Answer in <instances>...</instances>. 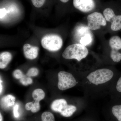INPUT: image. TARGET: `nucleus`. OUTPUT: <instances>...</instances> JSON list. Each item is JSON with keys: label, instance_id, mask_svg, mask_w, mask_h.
<instances>
[{"label": "nucleus", "instance_id": "obj_11", "mask_svg": "<svg viewBox=\"0 0 121 121\" xmlns=\"http://www.w3.org/2000/svg\"><path fill=\"white\" fill-rule=\"evenodd\" d=\"M12 56L10 52H2L0 54V68L4 69L10 62Z\"/></svg>", "mask_w": 121, "mask_h": 121}, {"label": "nucleus", "instance_id": "obj_28", "mask_svg": "<svg viewBox=\"0 0 121 121\" xmlns=\"http://www.w3.org/2000/svg\"><path fill=\"white\" fill-rule=\"evenodd\" d=\"M0 121H2V115H1V114H0Z\"/></svg>", "mask_w": 121, "mask_h": 121}, {"label": "nucleus", "instance_id": "obj_20", "mask_svg": "<svg viewBox=\"0 0 121 121\" xmlns=\"http://www.w3.org/2000/svg\"><path fill=\"white\" fill-rule=\"evenodd\" d=\"M13 75L16 78L20 79L22 77H23L24 75L21 70L17 69L13 72Z\"/></svg>", "mask_w": 121, "mask_h": 121}, {"label": "nucleus", "instance_id": "obj_19", "mask_svg": "<svg viewBox=\"0 0 121 121\" xmlns=\"http://www.w3.org/2000/svg\"><path fill=\"white\" fill-rule=\"evenodd\" d=\"M33 4L37 8L42 7L44 4L45 0H31Z\"/></svg>", "mask_w": 121, "mask_h": 121}, {"label": "nucleus", "instance_id": "obj_7", "mask_svg": "<svg viewBox=\"0 0 121 121\" xmlns=\"http://www.w3.org/2000/svg\"><path fill=\"white\" fill-rule=\"evenodd\" d=\"M111 48L110 56L113 62L118 63L121 60V38L117 35L112 36L109 40Z\"/></svg>", "mask_w": 121, "mask_h": 121}, {"label": "nucleus", "instance_id": "obj_4", "mask_svg": "<svg viewBox=\"0 0 121 121\" xmlns=\"http://www.w3.org/2000/svg\"><path fill=\"white\" fill-rule=\"evenodd\" d=\"M63 43L62 38L56 35H47L43 37L41 40L42 47L51 52L58 51L62 48Z\"/></svg>", "mask_w": 121, "mask_h": 121}, {"label": "nucleus", "instance_id": "obj_3", "mask_svg": "<svg viewBox=\"0 0 121 121\" xmlns=\"http://www.w3.org/2000/svg\"><path fill=\"white\" fill-rule=\"evenodd\" d=\"M51 108L54 111L59 112L65 117H71L77 110L75 106L68 105L66 101L63 99L54 101L52 104Z\"/></svg>", "mask_w": 121, "mask_h": 121}, {"label": "nucleus", "instance_id": "obj_16", "mask_svg": "<svg viewBox=\"0 0 121 121\" xmlns=\"http://www.w3.org/2000/svg\"><path fill=\"white\" fill-rule=\"evenodd\" d=\"M42 121H55V117L52 113L45 112L41 115Z\"/></svg>", "mask_w": 121, "mask_h": 121}, {"label": "nucleus", "instance_id": "obj_21", "mask_svg": "<svg viewBox=\"0 0 121 121\" xmlns=\"http://www.w3.org/2000/svg\"><path fill=\"white\" fill-rule=\"evenodd\" d=\"M19 105L18 104H15L13 108V112L14 117H15L17 118L19 117V114L18 113V109H19Z\"/></svg>", "mask_w": 121, "mask_h": 121}, {"label": "nucleus", "instance_id": "obj_12", "mask_svg": "<svg viewBox=\"0 0 121 121\" xmlns=\"http://www.w3.org/2000/svg\"><path fill=\"white\" fill-rule=\"evenodd\" d=\"M15 100V97L11 95H8L2 98L1 104L2 107L7 109L14 105Z\"/></svg>", "mask_w": 121, "mask_h": 121}, {"label": "nucleus", "instance_id": "obj_15", "mask_svg": "<svg viewBox=\"0 0 121 121\" xmlns=\"http://www.w3.org/2000/svg\"><path fill=\"white\" fill-rule=\"evenodd\" d=\"M112 113L113 115L118 121H121V105H116L112 107Z\"/></svg>", "mask_w": 121, "mask_h": 121}, {"label": "nucleus", "instance_id": "obj_13", "mask_svg": "<svg viewBox=\"0 0 121 121\" xmlns=\"http://www.w3.org/2000/svg\"><path fill=\"white\" fill-rule=\"evenodd\" d=\"M32 97L35 100V103H39V102L44 98L45 93L42 89H38L33 91L32 94Z\"/></svg>", "mask_w": 121, "mask_h": 121}, {"label": "nucleus", "instance_id": "obj_24", "mask_svg": "<svg viewBox=\"0 0 121 121\" xmlns=\"http://www.w3.org/2000/svg\"><path fill=\"white\" fill-rule=\"evenodd\" d=\"M116 89L118 92L121 93V76L117 82Z\"/></svg>", "mask_w": 121, "mask_h": 121}, {"label": "nucleus", "instance_id": "obj_18", "mask_svg": "<svg viewBox=\"0 0 121 121\" xmlns=\"http://www.w3.org/2000/svg\"><path fill=\"white\" fill-rule=\"evenodd\" d=\"M39 71L36 68H32L28 70L27 72L26 75L28 77H34L38 75Z\"/></svg>", "mask_w": 121, "mask_h": 121}, {"label": "nucleus", "instance_id": "obj_25", "mask_svg": "<svg viewBox=\"0 0 121 121\" xmlns=\"http://www.w3.org/2000/svg\"><path fill=\"white\" fill-rule=\"evenodd\" d=\"M33 102H29L26 104L25 106V109L27 110H31L33 106Z\"/></svg>", "mask_w": 121, "mask_h": 121}, {"label": "nucleus", "instance_id": "obj_17", "mask_svg": "<svg viewBox=\"0 0 121 121\" xmlns=\"http://www.w3.org/2000/svg\"><path fill=\"white\" fill-rule=\"evenodd\" d=\"M20 82L24 86H26L31 84L33 82V80L30 77L24 75L20 79Z\"/></svg>", "mask_w": 121, "mask_h": 121}, {"label": "nucleus", "instance_id": "obj_6", "mask_svg": "<svg viewBox=\"0 0 121 121\" xmlns=\"http://www.w3.org/2000/svg\"><path fill=\"white\" fill-rule=\"evenodd\" d=\"M87 27L90 30H96L101 28V26H105L107 21L103 15L100 13H91L87 17Z\"/></svg>", "mask_w": 121, "mask_h": 121}, {"label": "nucleus", "instance_id": "obj_10", "mask_svg": "<svg viewBox=\"0 0 121 121\" xmlns=\"http://www.w3.org/2000/svg\"><path fill=\"white\" fill-rule=\"evenodd\" d=\"M109 22H111V29L113 31H117L121 29V15H113Z\"/></svg>", "mask_w": 121, "mask_h": 121}, {"label": "nucleus", "instance_id": "obj_22", "mask_svg": "<svg viewBox=\"0 0 121 121\" xmlns=\"http://www.w3.org/2000/svg\"><path fill=\"white\" fill-rule=\"evenodd\" d=\"M40 106L39 103H34L33 107L31 109V112L33 113H36L38 112L40 110Z\"/></svg>", "mask_w": 121, "mask_h": 121}, {"label": "nucleus", "instance_id": "obj_2", "mask_svg": "<svg viewBox=\"0 0 121 121\" xmlns=\"http://www.w3.org/2000/svg\"><path fill=\"white\" fill-rule=\"evenodd\" d=\"M112 71L107 68L97 69L91 72L87 76V79L91 84L99 86L109 82L114 76Z\"/></svg>", "mask_w": 121, "mask_h": 121}, {"label": "nucleus", "instance_id": "obj_27", "mask_svg": "<svg viewBox=\"0 0 121 121\" xmlns=\"http://www.w3.org/2000/svg\"><path fill=\"white\" fill-rule=\"evenodd\" d=\"M60 0L63 3H66V2H67L69 0Z\"/></svg>", "mask_w": 121, "mask_h": 121}, {"label": "nucleus", "instance_id": "obj_26", "mask_svg": "<svg viewBox=\"0 0 121 121\" xmlns=\"http://www.w3.org/2000/svg\"><path fill=\"white\" fill-rule=\"evenodd\" d=\"M0 94H1V92H2V83H1V82L0 81Z\"/></svg>", "mask_w": 121, "mask_h": 121}, {"label": "nucleus", "instance_id": "obj_14", "mask_svg": "<svg viewBox=\"0 0 121 121\" xmlns=\"http://www.w3.org/2000/svg\"><path fill=\"white\" fill-rule=\"evenodd\" d=\"M93 40L92 35L90 32L85 34L80 39V43L81 44L86 46L90 44Z\"/></svg>", "mask_w": 121, "mask_h": 121}, {"label": "nucleus", "instance_id": "obj_1", "mask_svg": "<svg viewBox=\"0 0 121 121\" xmlns=\"http://www.w3.org/2000/svg\"><path fill=\"white\" fill-rule=\"evenodd\" d=\"M89 51L86 47L80 43H75L68 46L63 52V58L66 59H76L78 61L86 58Z\"/></svg>", "mask_w": 121, "mask_h": 121}, {"label": "nucleus", "instance_id": "obj_8", "mask_svg": "<svg viewBox=\"0 0 121 121\" xmlns=\"http://www.w3.org/2000/svg\"><path fill=\"white\" fill-rule=\"evenodd\" d=\"M73 4L75 8L84 13L91 12L95 7L94 0H73Z\"/></svg>", "mask_w": 121, "mask_h": 121}, {"label": "nucleus", "instance_id": "obj_9", "mask_svg": "<svg viewBox=\"0 0 121 121\" xmlns=\"http://www.w3.org/2000/svg\"><path fill=\"white\" fill-rule=\"evenodd\" d=\"M24 55L26 58L33 60L36 58L39 54V48L29 44H26L23 46Z\"/></svg>", "mask_w": 121, "mask_h": 121}, {"label": "nucleus", "instance_id": "obj_23", "mask_svg": "<svg viewBox=\"0 0 121 121\" xmlns=\"http://www.w3.org/2000/svg\"><path fill=\"white\" fill-rule=\"evenodd\" d=\"M7 13V10L6 9L4 8L3 9H1L0 10V19H2L3 17H4L5 16Z\"/></svg>", "mask_w": 121, "mask_h": 121}, {"label": "nucleus", "instance_id": "obj_5", "mask_svg": "<svg viewBox=\"0 0 121 121\" xmlns=\"http://www.w3.org/2000/svg\"><path fill=\"white\" fill-rule=\"evenodd\" d=\"M58 87L61 91H65L75 86L77 83L76 79L70 73L61 71L58 74Z\"/></svg>", "mask_w": 121, "mask_h": 121}]
</instances>
